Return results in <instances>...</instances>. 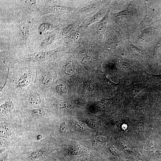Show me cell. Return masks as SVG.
Returning <instances> with one entry per match:
<instances>
[{"mask_svg":"<svg viewBox=\"0 0 161 161\" xmlns=\"http://www.w3.org/2000/svg\"><path fill=\"white\" fill-rule=\"evenodd\" d=\"M6 66L8 73L5 82L1 90V94L10 93L19 96L34 86L36 75V69L22 68L14 69Z\"/></svg>","mask_w":161,"mask_h":161,"instance_id":"6da1fadb","label":"cell"},{"mask_svg":"<svg viewBox=\"0 0 161 161\" xmlns=\"http://www.w3.org/2000/svg\"><path fill=\"white\" fill-rule=\"evenodd\" d=\"M54 79V75L49 68L36 69V79L34 86L40 90L46 97H48Z\"/></svg>","mask_w":161,"mask_h":161,"instance_id":"7a4b0ae2","label":"cell"},{"mask_svg":"<svg viewBox=\"0 0 161 161\" xmlns=\"http://www.w3.org/2000/svg\"><path fill=\"white\" fill-rule=\"evenodd\" d=\"M19 97L22 105L30 109L43 108L47 105L46 97L34 86Z\"/></svg>","mask_w":161,"mask_h":161,"instance_id":"3957f363","label":"cell"},{"mask_svg":"<svg viewBox=\"0 0 161 161\" xmlns=\"http://www.w3.org/2000/svg\"><path fill=\"white\" fill-rule=\"evenodd\" d=\"M125 43L127 48L129 51L144 64H147V55L145 51L137 48L129 40H127Z\"/></svg>","mask_w":161,"mask_h":161,"instance_id":"277c9868","label":"cell"},{"mask_svg":"<svg viewBox=\"0 0 161 161\" xmlns=\"http://www.w3.org/2000/svg\"><path fill=\"white\" fill-rule=\"evenodd\" d=\"M105 13V11H104L103 9H101L96 14L85 20L83 22L82 26L84 29H86L90 25L100 21L104 16Z\"/></svg>","mask_w":161,"mask_h":161,"instance_id":"5b68a950","label":"cell"},{"mask_svg":"<svg viewBox=\"0 0 161 161\" xmlns=\"http://www.w3.org/2000/svg\"><path fill=\"white\" fill-rule=\"evenodd\" d=\"M111 8L112 7L109 9L100 21L99 23L97 30L101 33H104L106 31L108 22L109 14Z\"/></svg>","mask_w":161,"mask_h":161,"instance_id":"8992f818","label":"cell"},{"mask_svg":"<svg viewBox=\"0 0 161 161\" xmlns=\"http://www.w3.org/2000/svg\"><path fill=\"white\" fill-rule=\"evenodd\" d=\"M54 89L55 93L61 97H66L69 92V89L67 86L62 83L56 85Z\"/></svg>","mask_w":161,"mask_h":161,"instance_id":"52a82bcc","label":"cell"},{"mask_svg":"<svg viewBox=\"0 0 161 161\" xmlns=\"http://www.w3.org/2000/svg\"><path fill=\"white\" fill-rule=\"evenodd\" d=\"M75 71V66L71 62H68L65 64L63 67V73L65 75L69 76L72 75Z\"/></svg>","mask_w":161,"mask_h":161,"instance_id":"ba28073f","label":"cell"},{"mask_svg":"<svg viewBox=\"0 0 161 161\" xmlns=\"http://www.w3.org/2000/svg\"><path fill=\"white\" fill-rule=\"evenodd\" d=\"M19 30L22 37L24 39L26 40L28 36V29L25 24L21 23H20Z\"/></svg>","mask_w":161,"mask_h":161,"instance_id":"9c48e42d","label":"cell"},{"mask_svg":"<svg viewBox=\"0 0 161 161\" xmlns=\"http://www.w3.org/2000/svg\"><path fill=\"white\" fill-rule=\"evenodd\" d=\"M85 91L88 93H92L94 90V86L93 83L90 81L85 82L84 85Z\"/></svg>","mask_w":161,"mask_h":161,"instance_id":"30bf717a","label":"cell"},{"mask_svg":"<svg viewBox=\"0 0 161 161\" xmlns=\"http://www.w3.org/2000/svg\"><path fill=\"white\" fill-rule=\"evenodd\" d=\"M79 56L80 60L83 63H87L90 60L89 57L86 51L80 52Z\"/></svg>","mask_w":161,"mask_h":161,"instance_id":"8fae6325","label":"cell"},{"mask_svg":"<svg viewBox=\"0 0 161 161\" xmlns=\"http://www.w3.org/2000/svg\"><path fill=\"white\" fill-rule=\"evenodd\" d=\"M51 9L52 11L60 12L68 11V9H69V8L66 7L55 5L51 7Z\"/></svg>","mask_w":161,"mask_h":161,"instance_id":"7c38bea8","label":"cell"},{"mask_svg":"<svg viewBox=\"0 0 161 161\" xmlns=\"http://www.w3.org/2000/svg\"><path fill=\"white\" fill-rule=\"evenodd\" d=\"M73 125L75 129L79 132H84L86 131V129L83 125L78 122H74Z\"/></svg>","mask_w":161,"mask_h":161,"instance_id":"4fadbf2b","label":"cell"},{"mask_svg":"<svg viewBox=\"0 0 161 161\" xmlns=\"http://www.w3.org/2000/svg\"><path fill=\"white\" fill-rule=\"evenodd\" d=\"M55 37L54 35H51L49 36L43 41L41 45L42 46H47L51 44L54 41Z\"/></svg>","mask_w":161,"mask_h":161,"instance_id":"5bb4252c","label":"cell"},{"mask_svg":"<svg viewBox=\"0 0 161 161\" xmlns=\"http://www.w3.org/2000/svg\"><path fill=\"white\" fill-rule=\"evenodd\" d=\"M70 153L74 156L77 155L79 153V149L75 145H71L69 148Z\"/></svg>","mask_w":161,"mask_h":161,"instance_id":"9a60e30c","label":"cell"},{"mask_svg":"<svg viewBox=\"0 0 161 161\" xmlns=\"http://www.w3.org/2000/svg\"><path fill=\"white\" fill-rule=\"evenodd\" d=\"M58 108L60 109H69L71 107V106L69 103L65 101L61 102L58 105Z\"/></svg>","mask_w":161,"mask_h":161,"instance_id":"2e32d148","label":"cell"},{"mask_svg":"<svg viewBox=\"0 0 161 161\" xmlns=\"http://www.w3.org/2000/svg\"><path fill=\"white\" fill-rule=\"evenodd\" d=\"M97 6V5L96 4L89 5L83 8L82 11L84 12H90L94 10Z\"/></svg>","mask_w":161,"mask_h":161,"instance_id":"e0dca14e","label":"cell"},{"mask_svg":"<svg viewBox=\"0 0 161 161\" xmlns=\"http://www.w3.org/2000/svg\"><path fill=\"white\" fill-rule=\"evenodd\" d=\"M50 25L48 23H45L42 24L39 27V31L41 32H44L49 29Z\"/></svg>","mask_w":161,"mask_h":161,"instance_id":"ac0fdd59","label":"cell"},{"mask_svg":"<svg viewBox=\"0 0 161 161\" xmlns=\"http://www.w3.org/2000/svg\"><path fill=\"white\" fill-rule=\"evenodd\" d=\"M109 149L110 152L113 156L117 157L119 155V153L115 147H109Z\"/></svg>","mask_w":161,"mask_h":161,"instance_id":"d6986e66","label":"cell"},{"mask_svg":"<svg viewBox=\"0 0 161 161\" xmlns=\"http://www.w3.org/2000/svg\"><path fill=\"white\" fill-rule=\"evenodd\" d=\"M67 130V126L65 122H63L60 127V132L61 134L65 133Z\"/></svg>","mask_w":161,"mask_h":161,"instance_id":"ffe728a7","label":"cell"},{"mask_svg":"<svg viewBox=\"0 0 161 161\" xmlns=\"http://www.w3.org/2000/svg\"><path fill=\"white\" fill-rule=\"evenodd\" d=\"M74 27L72 25H69L64 28L63 31V33L65 34H67L71 32L73 29Z\"/></svg>","mask_w":161,"mask_h":161,"instance_id":"44dd1931","label":"cell"},{"mask_svg":"<svg viewBox=\"0 0 161 161\" xmlns=\"http://www.w3.org/2000/svg\"><path fill=\"white\" fill-rule=\"evenodd\" d=\"M109 101L106 100H102L99 102V106L101 108L105 107L107 106L109 103Z\"/></svg>","mask_w":161,"mask_h":161,"instance_id":"7402d4cb","label":"cell"},{"mask_svg":"<svg viewBox=\"0 0 161 161\" xmlns=\"http://www.w3.org/2000/svg\"><path fill=\"white\" fill-rule=\"evenodd\" d=\"M144 123H139L137 126V129L140 132L144 129Z\"/></svg>","mask_w":161,"mask_h":161,"instance_id":"603a6c76","label":"cell"},{"mask_svg":"<svg viewBox=\"0 0 161 161\" xmlns=\"http://www.w3.org/2000/svg\"><path fill=\"white\" fill-rule=\"evenodd\" d=\"M86 121L87 124L89 125L92 127L94 126L93 123L92 122V121L90 119V120L87 119Z\"/></svg>","mask_w":161,"mask_h":161,"instance_id":"cb8c5ba5","label":"cell"},{"mask_svg":"<svg viewBox=\"0 0 161 161\" xmlns=\"http://www.w3.org/2000/svg\"><path fill=\"white\" fill-rule=\"evenodd\" d=\"M1 161H6V159H5V158H4V157L3 158L2 157L1 158Z\"/></svg>","mask_w":161,"mask_h":161,"instance_id":"d4e9b609","label":"cell"},{"mask_svg":"<svg viewBox=\"0 0 161 161\" xmlns=\"http://www.w3.org/2000/svg\"><path fill=\"white\" fill-rule=\"evenodd\" d=\"M47 161V160H45V161Z\"/></svg>","mask_w":161,"mask_h":161,"instance_id":"484cf974","label":"cell"}]
</instances>
